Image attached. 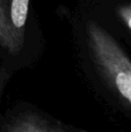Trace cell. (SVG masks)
<instances>
[{
	"label": "cell",
	"mask_w": 131,
	"mask_h": 132,
	"mask_svg": "<svg viewBox=\"0 0 131 132\" xmlns=\"http://www.w3.org/2000/svg\"><path fill=\"white\" fill-rule=\"evenodd\" d=\"M76 49L89 79L106 100L131 111V58L96 16L87 12L69 18Z\"/></svg>",
	"instance_id": "cell-1"
},
{
	"label": "cell",
	"mask_w": 131,
	"mask_h": 132,
	"mask_svg": "<svg viewBox=\"0 0 131 132\" xmlns=\"http://www.w3.org/2000/svg\"><path fill=\"white\" fill-rule=\"evenodd\" d=\"M0 132H87L65 124L28 103L18 102L0 115Z\"/></svg>",
	"instance_id": "cell-2"
},
{
	"label": "cell",
	"mask_w": 131,
	"mask_h": 132,
	"mask_svg": "<svg viewBox=\"0 0 131 132\" xmlns=\"http://www.w3.org/2000/svg\"><path fill=\"white\" fill-rule=\"evenodd\" d=\"M30 0H9V20L13 31L16 60L23 51L27 37Z\"/></svg>",
	"instance_id": "cell-3"
},
{
	"label": "cell",
	"mask_w": 131,
	"mask_h": 132,
	"mask_svg": "<svg viewBox=\"0 0 131 132\" xmlns=\"http://www.w3.org/2000/svg\"><path fill=\"white\" fill-rule=\"evenodd\" d=\"M0 45L7 58L15 62V45L9 20V0H0Z\"/></svg>",
	"instance_id": "cell-4"
},
{
	"label": "cell",
	"mask_w": 131,
	"mask_h": 132,
	"mask_svg": "<svg viewBox=\"0 0 131 132\" xmlns=\"http://www.w3.org/2000/svg\"><path fill=\"white\" fill-rule=\"evenodd\" d=\"M116 21L131 35V1L116 2L113 6Z\"/></svg>",
	"instance_id": "cell-5"
},
{
	"label": "cell",
	"mask_w": 131,
	"mask_h": 132,
	"mask_svg": "<svg viewBox=\"0 0 131 132\" xmlns=\"http://www.w3.org/2000/svg\"><path fill=\"white\" fill-rule=\"evenodd\" d=\"M16 68H18V66L15 65V62L9 59V58H5L0 63V104H1L7 86H8L9 81L14 74V71Z\"/></svg>",
	"instance_id": "cell-6"
},
{
	"label": "cell",
	"mask_w": 131,
	"mask_h": 132,
	"mask_svg": "<svg viewBox=\"0 0 131 132\" xmlns=\"http://www.w3.org/2000/svg\"><path fill=\"white\" fill-rule=\"evenodd\" d=\"M0 58H1V59H5V58H7V56H6V53H5V51L2 50L1 45H0Z\"/></svg>",
	"instance_id": "cell-7"
}]
</instances>
